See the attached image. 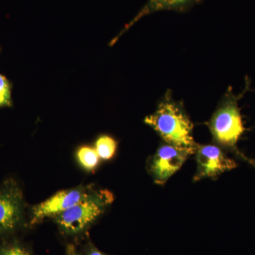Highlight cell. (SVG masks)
<instances>
[{"label": "cell", "mask_w": 255, "mask_h": 255, "mask_svg": "<svg viewBox=\"0 0 255 255\" xmlns=\"http://www.w3.org/2000/svg\"><path fill=\"white\" fill-rule=\"evenodd\" d=\"M114 200V194L107 189H91L82 200L53 219L61 232L72 236L80 234L104 214Z\"/></svg>", "instance_id": "obj_3"}, {"label": "cell", "mask_w": 255, "mask_h": 255, "mask_svg": "<svg viewBox=\"0 0 255 255\" xmlns=\"http://www.w3.org/2000/svg\"><path fill=\"white\" fill-rule=\"evenodd\" d=\"M195 154L197 169L194 182L206 178H216L238 166L236 161L228 157L222 147L216 144L198 145Z\"/></svg>", "instance_id": "obj_6"}, {"label": "cell", "mask_w": 255, "mask_h": 255, "mask_svg": "<svg viewBox=\"0 0 255 255\" xmlns=\"http://www.w3.org/2000/svg\"><path fill=\"white\" fill-rule=\"evenodd\" d=\"M145 123L152 128L165 143L187 152L195 154L197 146L193 136L194 125L182 104L176 102L168 90L153 114L147 116Z\"/></svg>", "instance_id": "obj_1"}, {"label": "cell", "mask_w": 255, "mask_h": 255, "mask_svg": "<svg viewBox=\"0 0 255 255\" xmlns=\"http://www.w3.org/2000/svg\"><path fill=\"white\" fill-rule=\"evenodd\" d=\"M23 221V198L16 181L9 179L0 186V236L14 233Z\"/></svg>", "instance_id": "obj_4"}, {"label": "cell", "mask_w": 255, "mask_h": 255, "mask_svg": "<svg viewBox=\"0 0 255 255\" xmlns=\"http://www.w3.org/2000/svg\"><path fill=\"white\" fill-rule=\"evenodd\" d=\"M11 105V88L8 80L0 75V107Z\"/></svg>", "instance_id": "obj_12"}, {"label": "cell", "mask_w": 255, "mask_h": 255, "mask_svg": "<svg viewBox=\"0 0 255 255\" xmlns=\"http://www.w3.org/2000/svg\"><path fill=\"white\" fill-rule=\"evenodd\" d=\"M108 255L107 254H105V253H102L99 251L97 248L95 247L92 246V245H89L88 248H87L86 255Z\"/></svg>", "instance_id": "obj_13"}, {"label": "cell", "mask_w": 255, "mask_h": 255, "mask_svg": "<svg viewBox=\"0 0 255 255\" xmlns=\"http://www.w3.org/2000/svg\"><path fill=\"white\" fill-rule=\"evenodd\" d=\"M92 188L80 187L58 191L46 201L32 207L29 225L38 224L48 218H55L82 200Z\"/></svg>", "instance_id": "obj_5"}, {"label": "cell", "mask_w": 255, "mask_h": 255, "mask_svg": "<svg viewBox=\"0 0 255 255\" xmlns=\"http://www.w3.org/2000/svg\"><path fill=\"white\" fill-rule=\"evenodd\" d=\"M79 163L85 170L92 172L95 170L100 164V157L94 147L83 145L79 147L76 152Z\"/></svg>", "instance_id": "obj_9"}, {"label": "cell", "mask_w": 255, "mask_h": 255, "mask_svg": "<svg viewBox=\"0 0 255 255\" xmlns=\"http://www.w3.org/2000/svg\"><path fill=\"white\" fill-rule=\"evenodd\" d=\"M242 95H235L229 89L223 96L208 126L216 145L232 151L255 167V162L246 157L238 149V142L246 130L238 105Z\"/></svg>", "instance_id": "obj_2"}, {"label": "cell", "mask_w": 255, "mask_h": 255, "mask_svg": "<svg viewBox=\"0 0 255 255\" xmlns=\"http://www.w3.org/2000/svg\"><path fill=\"white\" fill-rule=\"evenodd\" d=\"M200 1L201 0H149L147 4L139 11L138 14L127 25L123 31L121 32L120 34L114 38L111 44H114L119 37L124 34L128 28L131 27L134 23L147 15L161 11H175L182 12L200 2Z\"/></svg>", "instance_id": "obj_8"}, {"label": "cell", "mask_w": 255, "mask_h": 255, "mask_svg": "<svg viewBox=\"0 0 255 255\" xmlns=\"http://www.w3.org/2000/svg\"><path fill=\"white\" fill-rule=\"evenodd\" d=\"M66 255H84L77 250L74 245H68L66 249Z\"/></svg>", "instance_id": "obj_14"}, {"label": "cell", "mask_w": 255, "mask_h": 255, "mask_svg": "<svg viewBox=\"0 0 255 255\" xmlns=\"http://www.w3.org/2000/svg\"><path fill=\"white\" fill-rule=\"evenodd\" d=\"M189 156L187 152L165 142L159 146L149 164V171L155 182L165 184L180 169Z\"/></svg>", "instance_id": "obj_7"}, {"label": "cell", "mask_w": 255, "mask_h": 255, "mask_svg": "<svg viewBox=\"0 0 255 255\" xmlns=\"http://www.w3.org/2000/svg\"><path fill=\"white\" fill-rule=\"evenodd\" d=\"M118 143L114 137L102 135L97 137L95 142V150L100 159L109 160L115 155Z\"/></svg>", "instance_id": "obj_10"}, {"label": "cell", "mask_w": 255, "mask_h": 255, "mask_svg": "<svg viewBox=\"0 0 255 255\" xmlns=\"http://www.w3.org/2000/svg\"><path fill=\"white\" fill-rule=\"evenodd\" d=\"M0 255H31L27 248L18 241L7 242L0 245Z\"/></svg>", "instance_id": "obj_11"}]
</instances>
